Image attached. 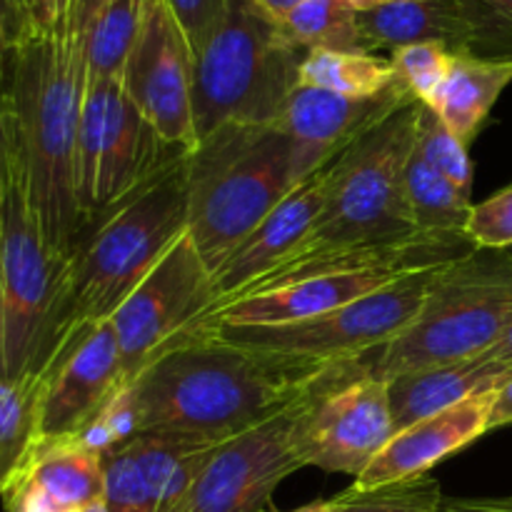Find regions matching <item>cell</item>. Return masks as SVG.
<instances>
[{
  "label": "cell",
  "instance_id": "obj_45",
  "mask_svg": "<svg viewBox=\"0 0 512 512\" xmlns=\"http://www.w3.org/2000/svg\"><path fill=\"white\" fill-rule=\"evenodd\" d=\"M0 378H3V278H0Z\"/></svg>",
  "mask_w": 512,
  "mask_h": 512
},
{
  "label": "cell",
  "instance_id": "obj_8",
  "mask_svg": "<svg viewBox=\"0 0 512 512\" xmlns=\"http://www.w3.org/2000/svg\"><path fill=\"white\" fill-rule=\"evenodd\" d=\"M0 278L3 378H40L65 338L70 255L55 250L40 230L20 165L0 220Z\"/></svg>",
  "mask_w": 512,
  "mask_h": 512
},
{
  "label": "cell",
  "instance_id": "obj_4",
  "mask_svg": "<svg viewBox=\"0 0 512 512\" xmlns=\"http://www.w3.org/2000/svg\"><path fill=\"white\" fill-rule=\"evenodd\" d=\"M185 233L188 150H180L153 178L83 228L70 253V305L63 345L113 318Z\"/></svg>",
  "mask_w": 512,
  "mask_h": 512
},
{
  "label": "cell",
  "instance_id": "obj_23",
  "mask_svg": "<svg viewBox=\"0 0 512 512\" xmlns=\"http://www.w3.org/2000/svg\"><path fill=\"white\" fill-rule=\"evenodd\" d=\"M153 0H108L85 25L88 85L123 80L125 65L140 38Z\"/></svg>",
  "mask_w": 512,
  "mask_h": 512
},
{
  "label": "cell",
  "instance_id": "obj_29",
  "mask_svg": "<svg viewBox=\"0 0 512 512\" xmlns=\"http://www.w3.org/2000/svg\"><path fill=\"white\" fill-rule=\"evenodd\" d=\"M468 33V55L512 60V0H448Z\"/></svg>",
  "mask_w": 512,
  "mask_h": 512
},
{
  "label": "cell",
  "instance_id": "obj_3",
  "mask_svg": "<svg viewBox=\"0 0 512 512\" xmlns=\"http://www.w3.org/2000/svg\"><path fill=\"white\" fill-rule=\"evenodd\" d=\"M343 153V150H340ZM335 155L275 125H223L188 153V235L210 270Z\"/></svg>",
  "mask_w": 512,
  "mask_h": 512
},
{
  "label": "cell",
  "instance_id": "obj_25",
  "mask_svg": "<svg viewBox=\"0 0 512 512\" xmlns=\"http://www.w3.org/2000/svg\"><path fill=\"white\" fill-rule=\"evenodd\" d=\"M405 200L420 233L468 238L465 228L473 213V200L460 193L433 165L425 163L415 150L405 168Z\"/></svg>",
  "mask_w": 512,
  "mask_h": 512
},
{
  "label": "cell",
  "instance_id": "obj_7",
  "mask_svg": "<svg viewBox=\"0 0 512 512\" xmlns=\"http://www.w3.org/2000/svg\"><path fill=\"white\" fill-rule=\"evenodd\" d=\"M512 323V250H480L440 270L423 313L363 363L378 378L455 363L488 350Z\"/></svg>",
  "mask_w": 512,
  "mask_h": 512
},
{
  "label": "cell",
  "instance_id": "obj_34",
  "mask_svg": "<svg viewBox=\"0 0 512 512\" xmlns=\"http://www.w3.org/2000/svg\"><path fill=\"white\" fill-rule=\"evenodd\" d=\"M465 235L480 250L512 248V183L483 203H473Z\"/></svg>",
  "mask_w": 512,
  "mask_h": 512
},
{
  "label": "cell",
  "instance_id": "obj_38",
  "mask_svg": "<svg viewBox=\"0 0 512 512\" xmlns=\"http://www.w3.org/2000/svg\"><path fill=\"white\" fill-rule=\"evenodd\" d=\"M440 512H512V495L500 498H453L445 495Z\"/></svg>",
  "mask_w": 512,
  "mask_h": 512
},
{
  "label": "cell",
  "instance_id": "obj_43",
  "mask_svg": "<svg viewBox=\"0 0 512 512\" xmlns=\"http://www.w3.org/2000/svg\"><path fill=\"white\" fill-rule=\"evenodd\" d=\"M265 512H335V508H333V503H330V498H328V500H315V503H308V505H303V508H295V510H273V508H268Z\"/></svg>",
  "mask_w": 512,
  "mask_h": 512
},
{
  "label": "cell",
  "instance_id": "obj_39",
  "mask_svg": "<svg viewBox=\"0 0 512 512\" xmlns=\"http://www.w3.org/2000/svg\"><path fill=\"white\" fill-rule=\"evenodd\" d=\"M505 425H512V380L495 393V408L490 418V430L505 428Z\"/></svg>",
  "mask_w": 512,
  "mask_h": 512
},
{
  "label": "cell",
  "instance_id": "obj_17",
  "mask_svg": "<svg viewBox=\"0 0 512 512\" xmlns=\"http://www.w3.org/2000/svg\"><path fill=\"white\" fill-rule=\"evenodd\" d=\"M338 155L330 158L325 165H320V168L315 170L313 175H308V178H305L303 183L278 205V208L270 210L268 218H265L263 223H260L258 228H255L253 233L228 255V258H225V263L215 270L213 280L215 293H218V300H215V303L243 293L248 285H253L255 280L263 278L265 273H270L285 255L293 253V250L298 248V243L308 235L315 218H318L320 210H323L330 183H333V170Z\"/></svg>",
  "mask_w": 512,
  "mask_h": 512
},
{
  "label": "cell",
  "instance_id": "obj_19",
  "mask_svg": "<svg viewBox=\"0 0 512 512\" xmlns=\"http://www.w3.org/2000/svg\"><path fill=\"white\" fill-rule=\"evenodd\" d=\"M418 100L403 83L373 98H348L330 90L298 85L273 120L275 128L325 155H338L385 118Z\"/></svg>",
  "mask_w": 512,
  "mask_h": 512
},
{
  "label": "cell",
  "instance_id": "obj_13",
  "mask_svg": "<svg viewBox=\"0 0 512 512\" xmlns=\"http://www.w3.org/2000/svg\"><path fill=\"white\" fill-rule=\"evenodd\" d=\"M215 300L213 270L185 233L110 318L118 335L123 380H133Z\"/></svg>",
  "mask_w": 512,
  "mask_h": 512
},
{
  "label": "cell",
  "instance_id": "obj_42",
  "mask_svg": "<svg viewBox=\"0 0 512 512\" xmlns=\"http://www.w3.org/2000/svg\"><path fill=\"white\" fill-rule=\"evenodd\" d=\"M105 3H108V0H80V23H83V28L93 20V15L98 13Z\"/></svg>",
  "mask_w": 512,
  "mask_h": 512
},
{
  "label": "cell",
  "instance_id": "obj_22",
  "mask_svg": "<svg viewBox=\"0 0 512 512\" xmlns=\"http://www.w3.org/2000/svg\"><path fill=\"white\" fill-rule=\"evenodd\" d=\"M510 83L512 60L455 55L450 75L428 108L470 148Z\"/></svg>",
  "mask_w": 512,
  "mask_h": 512
},
{
  "label": "cell",
  "instance_id": "obj_9",
  "mask_svg": "<svg viewBox=\"0 0 512 512\" xmlns=\"http://www.w3.org/2000/svg\"><path fill=\"white\" fill-rule=\"evenodd\" d=\"M443 268L445 265L413 270L318 318L283 325H213L193 333H213L240 348L258 350L275 360L305 368L360 360L388 345L415 323Z\"/></svg>",
  "mask_w": 512,
  "mask_h": 512
},
{
  "label": "cell",
  "instance_id": "obj_12",
  "mask_svg": "<svg viewBox=\"0 0 512 512\" xmlns=\"http://www.w3.org/2000/svg\"><path fill=\"white\" fill-rule=\"evenodd\" d=\"M305 390L263 423L220 443L210 453L188 495L170 512L268 510L278 485L295 470L305 468L293 443Z\"/></svg>",
  "mask_w": 512,
  "mask_h": 512
},
{
  "label": "cell",
  "instance_id": "obj_33",
  "mask_svg": "<svg viewBox=\"0 0 512 512\" xmlns=\"http://www.w3.org/2000/svg\"><path fill=\"white\" fill-rule=\"evenodd\" d=\"M453 60L455 53L443 43L405 45L390 55V63H393L400 83L425 105L433 103L438 90L443 88L445 78L453 68Z\"/></svg>",
  "mask_w": 512,
  "mask_h": 512
},
{
  "label": "cell",
  "instance_id": "obj_5",
  "mask_svg": "<svg viewBox=\"0 0 512 512\" xmlns=\"http://www.w3.org/2000/svg\"><path fill=\"white\" fill-rule=\"evenodd\" d=\"M303 55L255 0H228L213 38L193 58L198 143L223 125H273L298 88Z\"/></svg>",
  "mask_w": 512,
  "mask_h": 512
},
{
  "label": "cell",
  "instance_id": "obj_48",
  "mask_svg": "<svg viewBox=\"0 0 512 512\" xmlns=\"http://www.w3.org/2000/svg\"><path fill=\"white\" fill-rule=\"evenodd\" d=\"M28 3H30V0H28Z\"/></svg>",
  "mask_w": 512,
  "mask_h": 512
},
{
  "label": "cell",
  "instance_id": "obj_28",
  "mask_svg": "<svg viewBox=\"0 0 512 512\" xmlns=\"http://www.w3.org/2000/svg\"><path fill=\"white\" fill-rule=\"evenodd\" d=\"M40 378H0V485L35 440Z\"/></svg>",
  "mask_w": 512,
  "mask_h": 512
},
{
  "label": "cell",
  "instance_id": "obj_18",
  "mask_svg": "<svg viewBox=\"0 0 512 512\" xmlns=\"http://www.w3.org/2000/svg\"><path fill=\"white\" fill-rule=\"evenodd\" d=\"M495 393L498 390L475 395L443 413H435L430 418L418 420L410 428L398 430L390 443L375 455L373 463L365 468V473L353 480V485L375 488V485L393 483V480L430 473L445 458L490 433Z\"/></svg>",
  "mask_w": 512,
  "mask_h": 512
},
{
  "label": "cell",
  "instance_id": "obj_21",
  "mask_svg": "<svg viewBox=\"0 0 512 512\" xmlns=\"http://www.w3.org/2000/svg\"><path fill=\"white\" fill-rule=\"evenodd\" d=\"M358 28L368 53L443 43L455 55H468V33L448 0H393L358 13Z\"/></svg>",
  "mask_w": 512,
  "mask_h": 512
},
{
  "label": "cell",
  "instance_id": "obj_10",
  "mask_svg": "<svg viewBox=\"0 0 512 512\" xmlns=\"http://www.w3.org/2000/svg\"><path fill=\"white\" fill-rule=\"evenodd\" d=\"M393 435L390 383L360 358L318 370L303 395L293 443L305 468L358 480Z\"/></svg>",
  "mask_w": 512,
  "mask_h": 512
},
{
  "label": "cell",
  "instance_id": "obj_31",
  "mask_svg": "<svg viewBox=\"0 0 512 512\" xmlns=\"http://www.w3.org/2000/svg\"><path fill=\"white\" fill-rule=\"evenodd\" d=\"M103 503L108 512H158V493L130 443L103 455Z\"/></svg>",
  "mask_w": 512,
  "mask_h": 512
},
{
  "label": "cell",
  "instance_id": "obj_1",
  "mask_svg": "<svg viewBox=\"0 0 512 512\" xmlns=\"http://www.w3.org/2000/svg\"><path fill=\"white\" fill-rule=\"evenodd\" d=\"M33 30L8 55L10 98L28 198L48 243L73 253L83 215L75 188V150L88 90L80 0H30Z\"/></svg>",
  "mask_w": 512,
  "mask_h": 512
},
{
  "label": "cell",
  "instance_id": "obj_41",
  "mask_svg": "<svg viewBox=\"0 0 512 512\" xmlns=\"http://www.w3.org/2000/svg\"><path fill=\"white\" fill-rule=\"evenodd\" d=\"M255 3H258V8H263L275 23H280L285 15L293 13V10L298 8L300 3H305V0H255Z\"/></svg>",
  "mask_w": 512,
  "mask_h": 512
},
{
  "label": "cell",
  "instance_id": "obj_2",
  "mask_svg": "<svg viewBox=\"0 0 512 512\" xmlns=\"http://www.w3.org/2000/svg\"><path fill=\"white\" fill-rule=\"evenodd\" d=\"M318 370L240 348L213 333H185L128 383L140 433L225 443L298 398Z\"/></svg>",
  "mask_w": 512,
  "mask_h": 512
},
{
  "label": "cell",
  "instance_id": "obj_16",
  "mask_svg": "<svg viewBox=\"0 0 512 512\" xmlns=\"http://www.w3.org/2000/svg\"><path fill=\"white\" fill-rule=\"evenodd\" d=\"M0 498L5 512H83L103 498V455L73 435L33 440Z\"/></svg>",
  "mask_w": 512,
  "mask_h": 512
},
{
  "label": "cell",
  "instance_id": "obj_15",
  "mask_svg": "<svg viewBox=\"0 0 512 512\" xmlns=\"http://www.w3.org/2000/svg\"><path fill=\"white\" fill-rule=\"evenodd\" d=\"M123 383L113 323L103 320L75 335L40 375L35 440L78 433Z\"/></svg>",
  "mask_w": 512,
  "mask_h": 512
},
{
  "label": "cell",
  "instance_id": "obj_20",
  "mask_svg": "<svg viewBox=\"0 0 512 512\" xmlns=\"http://www.w3.org/2000/svg\"><path fill=\"white\" fill-rule=\"evenodd\" d=\"M510 380L512 370L485 353L398 375L388 380L395 433L475 395L500 390Z\"/></svg>",
  "mask_w": 512,
  "mask_h": 512
},
{
  "label": "cell",
  "instance_id": "obj_49",
  "mask_svg": "<svg viewBox=\"0 0 512 512\" xmlns=\"http://www.w3.org/2000/svg\"><path fill=\"white\" fill-rule=\"evenodd\" d=\"M510 250H512V248H510Z\"/></svg>",
  "mask_w": 512,
  "mask_h": 512
},
{
  "label": "cell",
  "instance_id": "obj_24",
  "mask_svg": "<svg viewBox=\"0 0 512 512\" xmlns=\"http://www.w3.org/2000/svg\"><path fill=\"white\" fill-rule=\"evenodd\" d=\"M398 83L390 58L365 50H308L300 60L298 85L348 98H373Z\"/></svg>",
  "mask_w": 512,
  "mask_h": 512
},
{
  "label": "cell",
  "instance_id": "obj_6",
  "mask_svg": "<svg viewBox=\"0 0 512 512\" xmlns=\"http://www.w3.org/2000/svg\"><path fill=\"white\" fill-rule=\"evenodd\" d=\"M420 113L423 103L410 100L338 155L323 210L298 248L278 265L420 233L405 200V168L415 150Z\"/></svg>",
  "mask_w": 512,
  "mask_h": 512
},
{
  "label": "cell",
  "instance_id": "obj_35",
  "mask_svg": "<svg viewBox=\"0 0 512 512\" xmlns=\"http://www.w3.org/2000/svg\"><path fill=\"white\" fill-rule=\"evenodd\" d=\"M165 5L178 20L195 58L213 38L215 28L223 20L225 8H228V0H165Z\"/></svg>",
  "mask_w": 512,
  "mask_h": 512
},
{
  "label": "cell",
  "instance_id": "obj_46",
  "mask_svg": "<svg viewBox=\"0 0 512 512\" xmlns=\"http://www.w3.org/2000/svg\"><path fill=\"white\" fill-rule=\"evenodd\" d=\"M83 512H108V508H105L103 498H100V500H95V503H90L88 508H85Z\"/></svg>",
  "mask_w": 512,
  "mask_h": 512
},
{
  "label": "cell",
  "instance_id": "obj_44",
  "mask_svg": "<svg viewBox=\"0 0 512 512\" xmlns=\"http://www.w3.org/2000/svg\"><path fill=\"white\" fill-rule=\"evenodd\" d=\"M350 8L358 10V13H363V10H373L378 8V5H385V3H393V0H348Z\"/></svg>",
  "mask_w": 512,
  "mask_h": 512
},
{
  "label": "cell",
  "instance_id": "obj_30",
  "mask_svg": "<svg viewBox=\"0 0 512 512\" xmlns=\"http://www.w3.org/2000/svg\"><path fill=\"white\" fill-rule=\"evenodd\" d=\"M415 153L433 165L440 175L450 180L463 195L473 198V160L468 145L423 103L415 138Z\"/></svg>",
  "mask_w": 512,
  "mask_h": 512
},
{
  "label": "cell",
  "instance_id": "obj_40",
  "mask_svg": "<svg viewBox=\"0 0 512 512\" xmlns=\"http://www.w3.org/2000/svg\"><path fill=\"white\" fill-rule=\"evenodd\" d=\"M483 353L488 355V358L498 360V363L505 365V368L512 370V323L505 328V333L500 335V338L495 340L488 350H483Z\"/></svg>",
  "mask_w": 512,
  "mask_h": 512
},
{
  "label": "cell",
  "instance_id": "obj_47",
  "mask_svg": "<svg viewBox=\"0 0 512 512\" xmlns=\"http://www.w3.org/2000/svg\"><path fill=\"white\" fill-rule=\"evenodd\" d=\"M5 73H8V55H5L3 50H0V83H3V80H5Z\"/></svg>",
  "mask_w": 512,
  "mask_h": 512
},
{
  "label": "cell",
  "instance_id": "obj_11",
  "mask_svg": "<svg viewBox=\"0 0 512 512\" xmlns=\"http://www.w3.org/2000/svg\"><path fill=\"white\" fill-rule=\"evenodd\" d=\"M180 150L160 138L128 98L123 80L88 85L75 150L83 228L153 178Z\"/></svg>",
  "mask_w": 512,
  "mask_h": 512
},
{
  "label": "cell",
  "instance_id": "obj_14",
  "mask_svg": "<svg viewBox=\"0 0 512 512\" xmlns=\"http://www.w3.org/2000/svg\"><path fill=\"white\" fill-rule=\"evenodd\" d=\"M123 88L160 138L198 148L193 120V50L165 0H153L123 73Z\"/></svg>",
  "mask_w": 512,
  "mask_h": 512
},
{
  "label": "cell",
  "instance_id": "obj_32",
  "mask_svg": "<svg viewBox=\"0 0 512 512\" xmlns=\"http://www.w3.org/2000/svg\"><path fill=\"white\" fill-rule=\"evenodd\" d=\"M140 435V413L135 403L133 385L125 380L108 398V403L78 430L73 438L93 453L105 455L115 448H123Z\"/></svg>",
  "mask_w": 512,
  "mask_h": 512
},
{
  "label": "cell",
  "instance_id": "obj_37",
  "mask_svg": "<svg viewBox=\"0 0 512 512\" xmlns=\"http://www.w3.org/2000/svg\"><path fill=\"white\" fill-rule=\"evenodd\" d=\"M33 30V10L28 0H0V50L5 55L25 43Z\"/></svg>",
  "mask_w": 512,
  "mask_h": 512
},
{
  "label": "cell",
  "instance_id": "obj_26",
  "mask_svg": "<svg viewBox=\"0 0 512 512\" xmlns=\"http://www.w3.org/2000/svg\"><path fill=\"white\" fill-rule=\"evenodd\" d=\"M280 30L298 50H365L358 10L348 0H305L280 20ZM368 53V50H365Z\"/></svg>",
  "mask_w": 512,
  "mask_h": 512
},
{
  "label": "cell",
  "instance_id": "obj_36",
  "mask_svg": "<svg viewBox=\"0 0 512 512\" xmlns=\"http://www.w3.org/2000/svg\"><path fill=\"white\" fill-rule=\"evenodd\" d=\"M18 140H15V123L10 98L5 93V85L0 83V220H3L5 198L13 185L15 170H18Z\"/></svg>",
  "mask_w": 512,
  "mask_h": 512
},
{
  "label": "cell",
  "instance_id": "obj_27",
  "mask_svg": "<svg viewBox=\"0 0 512 512\" xmlns=\"http://www.w3.org/2000/svg\"><path fill=\"white\" fill-rule=\"evenodd\" d=\"M443 498L440 480L425 473L375 488L350 485L343 493L333 495L330 503L335 512H440Z\"/></svg>",
  "mask_w": 512,
  "mask_h": 512
}]
</instances>
